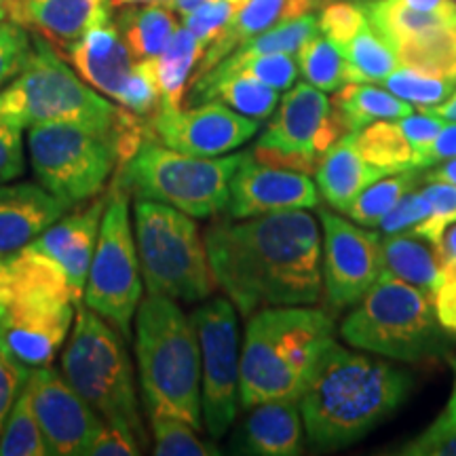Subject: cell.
<instances>
[{"label":"cell","mask_w":456,"mask_h":456,"mask_svg":"<svg viewBox=\"0 0 456 456\" xmlns=\"http://www.w3.org/2000/svg\"><path fill=\"white\" fill-rule=\"evenodd\" d=\"M205 249L216 283L245 317L322 296L319 228L302 209L220 222L205 232Z\"/></svg>","instance_id":"6da1fadb"},{"label":"cell","mask_w":456,"mask_h":456,"mask_svg":"<svg viewBox=\"0 0 456 456\" xmlns=\"http://www.w3.org/2000/svg\"><path fill=\"white\" fill-rule=\"evenodd\" d=\"M410 387L402 368L330 340L298 402L309 442L334 450L362 440L406 402Z\"/></svg>","instance_id":"7a4b0ae2"},{"label":"cell","mask_w":456,"mask_h":456,"mask_svg":"<svg viewBox=\"0 0 456 456\" xmlns=\"http://www.w3.org/2000/svg\"><path fill=\"white\" fill-rule=\"evenodd\" d=\"M0 118L21 129L55 123L100 131L117 142L118 167L140 151L148 131L138 114L110 104L72 72L38 34L26 66L0 91Z\"/></svg>","instance_id":"3957f363"},{"label":"cell","mask_w":456,"mask_h":456,"mask_svg":"<svg viewBox=\"0 0 456 456\" xmlns=\"http://www.w3.org/2000/svg\"><path fill=\"white\" fill-rule=\"evenodd\" d=\"M334 319L305 305L266 306L249 319L241 351L239 402H300L319 355L334 340Z\"/></svg>","instance_id":"277c9868"},{"label":"cell","mask_w":456,"mask_h":456,"mask_svg":"<svg viewBox=\"0 0 456 456\" xmlns=\"http://www.w3.org/2000/svg\"><path fill=\"white\" fill-rule=\"evenodd\" d=\"M134 322L148 414L174 416L201 429V349L192 319L174 298L148 294Z\"/></svg>","instance_id":"5b68a950"},{"label":"cell","mask_w":456,"mask_h":456,"mask_svg":"<svg viewBox=\"0 0 456 456\" xmlns=\"http://www.w3.org/2000/svg\"><path fill=\"white\" fill-rule=\"evenodd\" d=\"M351 346L395 362H420L446 351V332L433 298L412 283L380 271L340 326Z\"/></svg>","instance_id":"8992f818"},{"label":"cell","mask_w":456,"mask_h":456,"mask_svg":"<svg viewBox=\"0 0 456 456\" xmlns=\"http://www.w3.org/2000/svg\"><path fill=\"white\" fill-rule=\"evenodd\" d=\"M134 218L140 273L148 294L186 302L214 294L218 283L192 216L167 203L138 199Z\"/></svg>","instance_id":"52a82bcc"},{"label":"cell","mask_w":456,"mask_h":456,"mask_svg":"<svg viewBox=\"0 0 456 456\" xmlns=\"http://www.w3.org/2000/svg\"><path fill=\"white\" fill-rule=\"evenodd\" d=\"M121 336L106 319L81 302L74 313L70 338L61 355V372L102 419L129 425L140 442H144L134 368Z\"/></svg>","instance_id":"ba28073f"},{"label":"cell","mask_w":456,"mask_h":456,"mask_svg":"<svg viewBox=\"0 0 456 456\" xmlns=\"http://www.w3.org/2000/svg\"><path fill=\"white\" fill-rule=\"evenodd\" d=\"M248 152L192 157L146 140L118 167V184L129 195L167 203L192 218H209L228 208L231 178Z\"/></svg>","instance_id":"9c48e42d"},{"label":"cell","mask_w":456,"mask_h":456,"mask_svg":"<svg viewBox=\"0 0 456 456\" xmlns=\"http://www.w3.org/2000/svg\"><path fill=\"white\" fill-rule=\"evenodd\" d=\"M83 300L123 338L134 336L131 323L142 302L140 258L129 218V192L117 180L108 192Z\"/></svg>","instance_id":"30bf717a"},{"label":"cell","mask_w":456,"mask_h":456,"mask_svg":"<svg viewBox=\"0 0 456 456\" xmlns=\"http://www.w3.org/2000/svg\"><path fill=\"white\" fill-rule=\"evenodd\" d=\"M28 155L38 184L70 208L98 197L121 165L110 135L77 125H34Z\"/></svg>","instance_id":"8fae6325"},{"label":"cell","mask_w":456,"mask_h":456,"mask_svg":"<svg viewBox=\"0 0 456 456\" xmlns=\"http://www.w3.org/2000/svg\"><path fill=\"white\" fill-rule=\"evenodd\" d=\"M275 117L262 131L252 151L256 161L317 174L319 163L342 134H349L334 112L328 95L311 83H298L283 95Z\"/></svg>","instance_id":"7c38bea8"},{"label":"cell","mask_w":456,"mask_h":456,"mask_svg":"<svg viewBox=\"0 0 456 456\" xmlns=\"http://www.w3.org/2000/svg\"><path fill=\"white\" fill-rule=\"evenodd\" d=\"M201 349V414L205 429L222 437L239 410V353L237 313L228 298L205 302L191 317Z\"/></svg>","instance_id":"4fadbf2b"},{"label":"cell","mask_w":456,"mask_h":456,"mask_svg":"<svg viewBox=\"0 0 456 456\" xmlns=\"http://www.w3.org/2000/svg\"><path fill=\"white\" fill-rule=\"evenodd\" d=\"M77 305L68 296L30 285H11L0 338L26 366H47L70 334Z\"/></svg>","instance_id":"5bb4252c"},{"label":"cell","mask_w":456,"mask_h":456,"mask_svg":"<svg viewBox=\"0 0 456 456\" xmlns=\"http://www.w3.org/2000/svg\"><path fill=\"white\" fill-rule=\"evenodd\" d=\"M323 222V285L336 311L355 305L383 271L380 235L357 228L332 212H319Z\"/></svg>","instance_id":"9a60e30c"},{"label":"cell","mask_w":456,"mask_h":456,"mask_svg":"<svg viewBox=\"0 0 456 456\" xmlns=\"http://www.w3.org/2000/svg\"><path fill=\"white\" fill-rule=\"evenodd\" d=\"M260 121L239 114L218 100L201 106L157 108L151 121L152 135L174 151L192 157H220L254 138Z\"/></svg>","instance_id":"2e32d148"},{"label":"cell","mask_w":456,"mask_h":456,"mask_svg":"<svg viewBox=\"0 0 456 456\" xmlns=\"http://www.w3.org/2000/svg\"><path fill=\"white\" fill-rule=\"evenodd\" d=\"M24 389L49 454L81 456L102 423V416L51 366L30 370Z\"/></svg>","instance_id":"e0dca14e"},{"label":"cell","mask_w":456,"mask_h":456,"mask_svg":"<svg viewBox=\"0 0 456 456\" xmlns=\"http://www.w3.org/2000/svg\"><path fill=\"white\" fill-rule=\"evenodd\" d=\"M315 208H319V192L309 175L252 161V152L245 155L231 178L228 214L235 220Z\"/></svg>","instance_id":"ac0fdd59"},{"label":"cell","mask_w":456,"mask_h":456,"mask_svg":"<svg viewBox=\"0 0 456 456\" xmlns=\"http://www.w3.org/2000/svg\"><path fill=\"white\" fill-rule=\"evenodd\" d=\"M106 203L108 197H95L87 208L77 209L68 216L64 214L43 235L28 243L64 273L78 305L83 302Z\"/></svg>","instance_id":"d6986e66"},{"label":"cell","mask_w":456,"mask_h":456,"mask_svg":"<svg viewBox=\"0 0 456 456\" xmlns=\"http://www.w3.org/2000/svg\"><path fill=\"white\" fill-rule=\"evenodd\" d=\"M3 7L11 21L37 32L61 57L112 13L110 0H17Z\"/></svg>","instance_id":"ffe728a7"},{"label":"cell","mask_w":456,"mask_h":456,"mask_svg":"<svg viewBox=\"0 0 456 456\" xmlns=\"http://www.w3.org/2000/svg\"><path fill=\"white\" fill-rule=\"evenodd\" d=\"M68 209L70 205L41 184H0V256L26 248Z\"/></svg>","instance_id":"44dd1931"},{"label":"cell","mask_w":456,"mask_h":456,"mask_svg":"<svg viewBox=\"0 0 456 456\" xmlns=\"http://www.w3.org/2000/svg\"><path fill=\"white\" fill-rule=\"evenodd\" d=\"M68 60L85 83L114 100H118L134 68V55L112 17H106L87 30L68 51Z\"/></svg>","instance_id":"7402d4cb"},{"label":"cell","mask_w":456,"mask_h":456,"mask_svg":"<svg viewBox=\"0 0 456 456\" xmlns=\"http://www.w3.org/2000/svg\"><path fill=\"white\" fill-rule=\"evenodd\" d=\"M315 175L323 199L338 212H346L363 188L389 174L359 155L355 131H349L323 155Z\"/></svg>","instance_id":"603a6c76"},{"label":"cell","mask_w":456,"mask_h":456,"mask_svg":"<svg viewBox=\"0 0 456 456\" xmlns=\"http://www.w3.org/2000/svg\"><path fill=\"white\" fill-rule=\"evenodd\" d=\"M241 433L243 452L258 456H294L302 452L298 402H265L249 408Z\"/></svg>","instance_id":"cb8c5ba5"},{"label":"cell","mask_w":456,"mask_h":456,"mask_svg":"<svg viewBox=\"0 0 456 456\" xmlns=\"http://www.w3.org/2000/svg\"><path fill=\"white\" fill-rule=\"evenodd\" d=\"M212 100H218L239 114L256 118V121H265L275 112L279 91L245 72L203 74V77L192 78L188 102L195 106L199 102Z\"/></svg>","instance_id":"d4e9b609"},{"label":"cell","mask_w":456,"mask_h":456,"mask_svg":"<svg viewBox=\"0 0 456 456\" xmlns=\"http://www.w3.org/2000/svg\"><path fill=\"white\" fill-rule=\"evenodd\" d=\"M285 7H288V0H248L243 7H239L232 13L228 24L224 26V30L205 49L192 78L203 77L205 72H209L224 57L231 55L232 51H237L241 45L252 41L258 34L266 32L277 21H281L285 15Z\"/></svg>","instance_id":"484cf974"},{"label":"cell","mask_w":456,"mask_h":456,"mask_svg":"<svg viewBox=\"0 0 456 456\" xmlns=\"http://www.w3.org/2000/svg\"><path fill=\"white\" fill-rule=\"evenodd\" d=\"M380 254H383V271L416 285L433 298L442 279L440 254L436 245L408 232H393L380 239Z\"/></svg>","instance_id":"4316f807"},{"label":"cell","mask_w":456,"mask_h":456,"mask_svg":"<svg viewBox=\"0 0 456 456\" xmlns=\"http://www.w3.org/2000/svg\"><path fill=\"white\" fill-rule=\"evenodd\" d=\"M117 26L134 60H157L178 30L174 11L159 3L123 7Z\"/></svg>","instance_id":"83f0119b"},{"label":"cell","mask_w":456,"mask_h":456,"mask_svg":"<svg viewBox=\"0 0 456 456\" xmlns=\"http://www.w3.org/2000/svg\"><path fill=\"white\" fill-rule=\"evenodd\" d=\"M334 112L346 131H359L376 121H397L414 112L412 104L374 85L346 83L332 100Z\"/></svg>","instance_id":"f1b7e54d"},{"label":"cell","mask_w":456,"mask_h":456,"mask_svg":"<svg viewBox=\"0 0 456 456\" xmlns=\"http://www.w3.org/2000/svg\"><path fill=\"white\" fill-rule=\"evenodd\" d=\"M205 45L186 26H178L167 47L157 57L159 85H161V104L159 108H167V110L182 108L188 77L201 61Z\"/></svg>","instance_id":"f546056e"},{"label":"cell","mask_w":456,"mask_h":456,"mask_svg":"<svg viewBox=\"0 0 456 456\" xmlns=\"http://www.w3.org/2000/svg\"><path fill=\"white\" fill-rule=\"evenodd\" d=\"M393 51L402 66L456 81V28H429L403 38Z\"/></svg>","instance_id":"4dcf8cb0"},{"label":"cell","mask_w":456,"mask_h":456,"mask_svg":"<svg viewBox=\"0 0 456 456\" xmlns=\"http://www.w3.org/2000/svg\"><path fill=\"white\" fill-rule=\"evenodd\" d=\"M340 53L345 60V83H383L399 66L395 51L370 24L340 47Z\"/></svg>","instance_id":"1f68e13d"},{"label":"cell","mask_w":456,"mask_h":456,"mask_svg":"<svg viewBox=\"0 0 456 456\" xmlns=\"http://www.w3.org/2000/svg\"><path fill=\"white\" fill-rule=\"evenodd\" d=\"M362 7L366 11L368 24L372 26L393 49H395V45L402 43L403 38L429 30V28H456L450 24V20H446L444 15L427 13V11L410 7L406 0H368Z\"/></svg>","instance_id":"d6a6232c"},{"label":"cell","mask_w":456,"mask_h":456,"mask_svg":"<svg viewBox=\"0 0 456 456\" xmlns=\"http://www.w3.org/2000/svg\"><path fill=\"white\" fill-rule=\"evenodd\" d=\"M357 152L368 163L385 169L387 174H399V171L412 167V146L399 129L397 123L376 121L368 127L355 131Z\"/></svg>","instance_id":"836d02e7"},{"label":"cell","mask_w":456,"mask_h":456,"mask_svg":"<svg viewBox=\"0 0 456 456\" xmlns=\"http://www.w3.org/2000/svg\"><path fill=\"white\" fill-rule=\"evenodd\" d=\"M423 182V175L419 174V169H406L399 171L393 178H380L363 188L362 192L355 197L349 208H346V216L351 220H355L359 226L374 228L380 224V220L395 208V203L402 199L406 192Z\"/></svg>","instance_id":"e575fe53"},{"label":"cell","mask_w":456,"mask_h":456,"mask_svg":"<svg viewBox=\"0 0 456 456\" xmlns=\"http://www.w3.org/2000/svg\"><path fill=\"white\" fill-rule=\"evenodd\" d=\"M49 448L34 416L30 397L21 389L0 431V456H47Z\"/></svg>","instance_id":"d590c367"},{"label":"cell","mask_w":456,"mask_h":456,"mask_svg":"<svg viewBox=\"0 0 456 456\" xmlns=\"http://www.w3.org/2000/svg\"><path fill=\"white\" fill-rule=\"evenodd\" d=\"M383 85L393 95H397L399 100L420 108L442 104L456 89V81H452V78L436 77V74L420 72L416 68L402 64L385 78Z\"/></svg>","instance_id":"8d00e7d4"},{"label":"cell","mask_w":456,"mask_h":456,"mask_svg":"<svg viewBox=\"0 0 456 456\" xmlns=\"http://www.w3.org/2000/svg\"><path fill=\"white\" fill-rule=\"evenodd\" d=\"M298 66L313 87L338 91L345 85V60L340 49L326 37H313L298 49Z\"/></svg>","instance_id":"74e56055"},{"label":"cell","mask_w":456,"mask_h":456,"mask_svg":"<svg viewBox=\"0 0 456 456\" xmlns=\"http://www.w3.org/2000/svg\"><path fill=\"white\" fill-rule=\"evenodd\" d=\"M228 72H245L249 77L258 78L260 83L269 85L277 91H288L292 87L296 77H298V66L289 53H265L249 57V60H232L224 57L218 66L205 74H228ZM199 78V77H197Z\"/></svg>","instance_id":"f35d334b"},{"label":"cell","mask_w":456,"mask_h":456,"mask_svg":"<svg viewBox=\"0 0 456 456\" xmlns=\"http://www.w3.org/2000/svg\"><path fill=\"white\" fill-rule=\"evenodd\" d=\"M157 456H216L220 450L197 437V429L174 416H151Z\"/></svg>","instance_id":"ab89813d"},{"label":"cell","mask_w":456,"mask_h":456,"mask_svg":"<svg viewBox=\"0 0 456 456\" xmlns=\"http://www.w3.org/2000/svg\"><path fill=\"white\" fill-rule=\"evenodd\" d=\"M118 104L129 112L144 117L155 112L161 104V85H159L157 60H138L131 68L127 81L123 85Z\"/></svg>","instance_id":"60d3db41"},{"label":"cell","mask_w":456,"mask_h":456,"mask_svg":"<svg viewBox=\"0 0 456 456\" xmlns=\"http://www.w3.org/2000/svg\"><path fill=\"white\" fill-rule=\"evenodd\" d=\"M397 454L406 456H456V393L450 395L448 406L427 427L419 437L403 444Z\"/></svg>","instance_id":"b9f144b4"},{"label":"cell","mask_w":456,"mask_h":456,"mask_svg":"<svg viewBox=\"0 0 456 456\" xmlns=\"http://www.w3.org/2000/svg\"><path fill=\"white\" fill-rule=\"evenodd\" d=\"M423 195L431 205V216L416 228L414 235L427 239L437 248L444 231L456 222V186L448 182H429Z\"/></svg>","instance_id":"7bdbcfd3"},{"label":"cell","mask_w":456,"mask_h":456,"mask_svg":"<svg viewBox=\"0 0 456 456\" xmlns=\"http://www.w3.org/2000/svg\"><path fill=\"white\" fill-rule=\"evenodd\" d=\"M319 30L328 41H332L336 47H345L351 38H355L363 28L368 26V17L363 7L353 3H330L322 9V13L317 17Z\"/></svg>","instance_id":"ee69618b"},{"label":"cell","mask_w":456,"mask_h":456,"mask_svg":"<svg viewBox=\"0 0 456 456\" xmlns=\"http://www.w3.org/2000/svg\"><path fill=\"white\" fill-rule=\"evenodd\" d=\"M140 452V437L129 425L102 419L83 456H138Z\"/></svg>","instance_id":"f6af8a7d"},{"label":"cell","mask_w":456,"mask_h":456,"mask_svg":"<svg viewBox=\"0 0 456 456\" xmlns=\"http://www.w3.org/2000/svg\"><path fill=\"white\" fill-rule=\"evenodd\" d=\"M34 41L24 26L15 21H0V87L13 81L26 66Z\"/></svg>","instance_id":"bcb514c9"},{"label":"cell","mask_w":456,"mask_h":456,"mask_svg":"<svg viewBox=\"0 0 456 456\" xmlns=\"http://www.w3.org/2000/svg\"><path fill=\"white\" fill-rule=\"evenodd\" d=\"M237 11V4L231 0H209L201 7L184 15V26L205 45V49L214 43V38L224 30L232 13Z\"/></svg>","instance_id":"7dc6e473"},{"label":"cell","mask_w":456,"mask_h":456,"mask_svg":"<svg viewBox=\"0 0 456 456\" xmlns=\"http://www.w3.org/2000/svg\"><path fill=\"white\" fill-rule=\"evenodd\" d=\"M429 216L431 205L427 201V197L423 192L410 191L399 199L395 208L380 220L379 228L385 235H393V232H408V235H414L416 228L423 224Z\"/></svg>","instance_id":"c3c4849f"},{"label":"cell","mask_w":456,"mask_h":456,"mask_svg":"<svg viewBox=\"0 0 456 456\" xmlns=\"http://www.w3.org/2000/svg\"><path fill=\"white\" fill-rule=\"evenodd\" d=\"M28 374H30V370L26 363L20 362L4 345V340L0 338V431H3L11 408L15 406L17 397L24 389Z\"/></svg>","instance_id":"681fc988"},{"label":"cell","mask_w":456,"mask_h":456,"mask_svg":"<svg viewBox=\"0 0 456 456\" xmlns=\"http://www.w3.org/2000/svg\"><path fill=\"white\" fill-rule=\"evenodd\" d=\"M21 127L0 118V184L11 182L26 171Z\"/></svg>","instance_id":"f907efd6"},{"label":"cell","mask_w":456,"mask_h":456,"mask_svg":"<svg viewBox=\"0 0 456 456\" xmlns=\"http://www.w3.org/2000/svg\"><path fill=\"white\" fill-rule=\"evenodd\" d=\"M442 279L433 294L437 322L450 338H456V262H440Z\"/></svg>","instance_id":"816d5d0a"},{"label":"cell","mask_w":456,"mask_h":456,"mask_svg":"<svg viewBox=\"0 0 456 456\" xmlns=\"http://www.w3.org/2000/svg\"><path fill=\"white\" fill-rule=\"evenodd\" d=\"M397 125H399V129L403 131V135H406L410 146H412L414 155H419V152H423L425 148L429 146L433 140H436V135L440 134L444 125H446V121L440 117H433V114H427V112H420V114L412 112V114H408V117L397 118Z\"/></svg>","instance_id":"f5cc1de1"},{"label":"cell","mask_w":456,"mask_h":456,"mask_svg":"<svg viewBox=\"0 0 456 456\" xmlns=\"http://www.w3.org/2000/svg\"><path fill=\"white\" fill-rule=\"evenodd\" d=\"M448 159H456V121L444 125L436 140L423 152L412 157V167L423 169L440 161H448Z\"/></svg>","instance_id":"db71d44e"},{"label":"cell","mask_w":456,"mask_h":456,"mask_svg":"<svg viewBox=\"0 0 456 456\" xmlns=\"http://www.w3.org/2000/svg\"><path fill=\"white\" fill-rule=\"evenodd\" d=\"M410 7L427 11V13H440L456 26V0H406Z\"/></svg>","instance_id":"11a10c76"},{"label":"cell","mask_w":456,"mask_h":456,"mask_svg":"<svg viewBox=\"0 0 456 456\" xmlns=\"http://www.w3.org/2000/svg\"><path fill=\"white\" fill-rule=\"evenodd\" d=\"M11 302V271L7 258L0 256V330H3L4 315H7Z\"/></svg>","instance_id":"9f6ffc18"},{"label":"cell","mask_w":456,"mask_h":456,"mask_svg":"<svg viewBox=\"0 0 456 456\" xmlns=\"http://www.w3.org/2000/svg\"><path fill=\"white\" fill-rule=\"evenodd\" d=\"M425 182H448V184L456 186V159H448L440 167H436L429 174L423 175Z\"/></svg>","instance_id":"6f0895ef"},{"label":"cell","mask_w":456,"mask_h":456,"mask_svg":"<svg viewBox=\"0 0 456 456\" xmlns=\"http://www.w3.org/2000/svg\"><path fill=\"white\" fill-rule=\"evenodd\" d=\"M420 112L440 117L444 121H456V91H452V95H450L446 102H442V104H436V106L420 108Z\"/></svg>","instance_id":"680465c9"},{"label":"cell","mask_w":456,"mask_h":456,"mask_svg":"<svg viewBox=\"0 0 456 456\" xmlns=\"http://www.w3.org/2000/svg\"><path fill=\"white\" fill-rule=\"evenodd\" d=\"M209 3V0H171L167 7L174 11V13H180L182 17L192 13V11L201 7V4Z\"/></svg>","instance_id":"91938a15"},{"label":"cell","mask_w":456,"mask_h":456,"mask_svg":"<svg viewBox=\"0 0 456 456\" xmlns=\"http://www.w3.org/2000/svg\"><path fill=\"white\" fill-rule=\"evenodd\" d=\"M146 3H159V4H163V0H110V4H112V9H117V7H131V4H146Z\"/></svg>","instance_id":"94428289"},{"label":"cell","mask_w":456,"mask_h":456,"mask_svg":"<svg viewBox=\"0 0 456 456\" xmlns=\"http://www.w3.org/2000/svg\"><path fill=\"white\" fill-rule=\"evenodd\" d=\"M4 15H7V9H4V7H3V4H0V21H3V20H4Z\"/></svg>","instance_id":"6125c7cd"},{"label":"cell","mask_w":456,"mask_h":456,"mask_svg":"<svg viewBox=\"0 0 456 456\" xmlns=\"http://www.w3.org/2000/svg\"><path fill=\"white\" fill-rule=\"evenodd\" d=\"M452 368H454V387H452V391L456 393V359L452 362Z\"/></svg>","instance_id":"be15d7a7"},{"label":"cell","mask_w":456,"mask_h":456,"mask_svg":"<svg viewBox=\"0 0 456 456\" xmlns=\"http://www.w3.org/2000/svg\"><path fill=\"white\" fill-rule=\"evenodd\" d=\"M7 3H17V0H4V3H3V4H7Z\"/></svg>","instance_id":"e7e4bbea"},{"label":"cell","mask_w":456,"mask_h":456,"mask_svg":"<svg viewBox=\"0 0 456 456\" xmlns=\"http://www.w3.org/2000/svg\"><path fill=\"white\" fill-rule=\"evenodd\" d=\"M171 3V0H163V4H169Z\"/></svg>","instance_id":"03108f58"},{"label":"cell","mask_w":456,"mask_h":456,"mask_svg":"<svg viewBox=\"0 0 456 456\" xmlns=\"http://www.w3.org/2000/svg\"><path fill=\"white\" fill-rule=\"evenodd\" d=\"M4 3V0H0V4H3Z\"/></svg>","instance_id":"003e7915"}]
</instances>
